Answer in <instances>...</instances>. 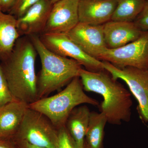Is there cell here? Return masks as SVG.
I'll use <instances>...</instances> for the list:
<instances>
[{
    "mask_svg": "<svg viewBox=\"0 0 148 148\" xmlns=\"http://www.w3.org/2000/svg\"><path fill=\"white\" fill-rule=\"evenodd\" d=\"M16 0H0V10L4 12H8L12 8Z\"/></svg>",
    "mask_w": 148,
    "mask_h": 148,
    "instance_id": "23",
    "label": "cell"
},
{
    "mask_svg": "<svg viewBox=\"0 0 148 148\" xmlns=\"http://www.w3.org/2000/svg\"><path fill=\"white\" fill-rule=\"evenodd\" d=\"M90 112L87 106L81 105L73 109L66 122L65 127L77 148H87L85 138Z\"/></svg>",
    "mask_w": 148,
    "mask_h": 148,
    "instance_id": "15",
    "label": "cell"
},
{
    "mask_svg": "<svg viewBox=\"0 0 148 148\" xmlns=\"http://www.w3.org/2000/svg\"><path fill=\"white\" fill-rule=\"evenodd\" d=\"M28 108V104L16 100L0 107V139L13 140Z\"/></svg>",
    "mask_w": 148,
    "mask_h": 148,
    "instance_id": "14",
    "label": "cell"
},
{
    "mask_svg": "<svg viewBox=\"0 0 148 148\" xmlns=\"http://www.w3.org/2000/svg\"><path fill=\"white\" fill-rule=\"evenodd\" d=\"M133 22L141 31H148V0L141 13Z\"/></svg>",
    "mask_w": 148,
    "mask_h": 148,
    "instance_id": "22",
    "label": "cell"
},
{
    "mask_svg": "<svg viewBox=\"0 0 148 148\" xmlns=\"http://www.w3.org/2000/svg\"><path fill=\"white\" fill-rule=\"evenodd\" d=\"M53 4L49 0H40L23 16L16 18V28L20 36L43 34Z\"/></svg>",
    "mask_w": 148,
    "mask_h": 148,
    "instance_id": "11",
    "label": "cell"
},
{
    "mask_svg": "<svg viewBox=\"0 0 148 148\" xmlns=\"http://www.w3.org/2000/svg\"><path fill=\"white\" fill-rule=\"evenodd\" d=\"M103 26L106 45L112 49L134 41L143 32L134 22L110 20Z\"/></svg>",
    "mask_w": 148,
    "mask_h": 148,
    "instance_id": "13",
    "label": "cell"
},
{
    "mask_svg": "<svg viewBox=\"0 0 148 148\" xmlns=\"http://www.w3.org/2000/svg\"></svg>",
    "mask_w": 148,
    "mask_h": 148,
    "instance_id": "27",
    "label": "cell"
},
{
    "mask_svg": "<svg viewBox=\"0 0 148 148\" xmlns=\"http://www.w3.org/2000/svg\"><path fill=\"white\" fill-rule=\"evenodd\" d=\"M40 0H16L9 13L16 18L23 16L28 10Z\"/></svg>",
    "mask_w": 148,
    "mask_h": 148,
    "instance_id": "19",
    "label": "cell"
},
{
    "mask_svg": "<svg viewBox=\"0 0 148 148\" xmlns=\"http://www.w3.org/2000/svg\"><path fill=\"white\" fill-rule=\"evenodd\" d=\"M20 37L16 28V18L0 10V61L9 55Z\"/></svg>",
    "mask_w": 148,
    "mask_h": 148,
    "instance_id": "16",
    "label": "cell"
},
{
    "mask_svg": "<svg viewBox=\"0 0 148 148\" xmlns=\"http://www.w3.org/2000/svg\"><path fill=\"white\" fill-rule=\"evenodd\" d=\"M49 1H51L53 4H54V3H56V2L60 0H49Z\"/></svg>",
    "mask_w": 148,
    "mask_h": 148,
    "instance_id": "26",
    "label": "cell"
},
{
    "mask_svg": "<svg viewBox=\"0 0 148 148\" xmlns=\"http://www.w3.org/2000/svg\"><path fill=\"white\" fill-rule=\"evenodd\" d=\"M66 34L86 53L98 60L108 48L104 38L103 25H92L79 22Z\"/></svg>",
    "mask_w": 148,
    "mask_h": 148,
    "instance_id": "9",
    "label": "cell"
},
{
    "mask_svg": "<svg viewBox=\"0 0 148 148\" xmlns=\"http://www.w3.org/2000/svg\"><path fill=\"white\" fill-rule=\"evenodd\" d=\"M37 55L30 38L23 36L16 40L9 55L0 62L14 98L28 105L38 100L35 68Z\"/></svg>",
    "mask_w": 148,
    "mask_h": 148,
    "instance_id": "1",
    "label": "cell"
},
{
    "mask_svg": "<svg viewBox=\"0 0 148 148\" xmlns=\"http://www.w3.org/2000/svg\"><path fill=\"white\" fill-rule=\"evenodd\" d=\"M91 72L82 69L79 77L84 90L96 92L103 98L100 109L108 122L120 125L128 122L131 115V93L112 76L103 71Z\"/></svg>",
    "mask_w": 148,
    "mask_h": 148,
    "instance_id": "2",
    "label": "cell"
},
{
    "mask_svg": "<svg viewBox=\"0 0 148 148\" xmlns=\"http://www.w3.org/2000/svg\"><path fill=\"white\" fill-rule=\"evenodd\" d=\"M16 146L17 148H45L34 145L23 140H12Z\"/></svg>",
    "mask_w": 148,
    "mask_h": 148,
    "instance_id": "24",
    "label": "cell"
},
{
    "mask_svg": "<svg viewBox=\"0 0 148 148\" xmlns=\"http://www.w3.org/2000/svg\"><path fill=\"white\" fill-rule=\"evenodd\" d=\"M39 56L41 69L37 75L38 99L58 90L76 77H79L82 66L77 61L53 53L48 49L38 35L29 36Z\"/></svg>",
    "mask_w": 148,
    "mask_h": 148,
    "instance_id": "3",
    "label": "cell"
},
{
    "mask_svg": "<svg viewBox=\"0 0 148 148\" xmlns=\"http://www.w3.org/2000/svg\"><path fill=\"white\" fill-rule=\"evenodd\" d=\"M0 148H17L15 143L12 140L0 139Z\"/></svg>",
    "mask_w": 148,
    "mask_h": 148,
    "instance_id": "25",
    "label": "cell"
},
{
    "mask_svg": "<svg viewBox=\"0 0 148 148\" xmlns=\"http://www.w3.org/2000/svg\"><path fill=\"white\" fill-rule=\"evenodd\" d=\"M147 0H118L112 20L133 22L142 11Z\"/></svg>",
    "mask_w": 148,
    "mask_h": 148,
    "instance_id": "18",
    "label": "cell"
},
{
    "mask_svg": "<svg viewBox=\"0 0 148 148\" xmlns=\"http://www.w3.org/2000/svg\"><path fill=\"white\" fill-rule=\"evenodd\" d=\"M58 148H77L65 126L58 129Z\"/></svg>",
    "mask_w": 148,
    "mask_h": 148,
    "instance_id": "21",
    "label": "cell"
},
{
    "mask_svg": "<svg viewBox=\"0 0 148 148\" xmlns=\"http://www.w3.org/2000/svg\"><path fill=\"white\" fill-rule=\"evenodd\" d=\"M44 45L53 53L77 61L91 72L104 71L103 62L91 57L70 38L66 34H43L39 36Z\"/></svg>",
    "mask_w": 148,
    "mask_h": 148,
    "instance_id": "8",
    "label": "cell"
},
{
    "mask_svg": "<svg viewBox=\"0 0 148 148\" xmlns=\"http://www.w3.org/2000/svg\"><path fill=\"white\" fill-rule=\"evenodd\" d=\"M98 60L118 68L132 67L148 71V31L143 32L137 40L116 49L107 48Z\"/></svg>",
    "mask_w": 148,
    "mask_h": 148,
    "instance_id": "6",
    "label": "cell"
},
{
    "mask_svg": "<svg viewBox=\"0 0 148 148\" xmlns=\"http://www.w3.org/2000/svg\"><path fill=\"white\" fill-rule=\"evenodd\" d=\"M79 1L60 0L54 3L43 34H67L73 29L79 22Z\"/></svg>",
    "mask_w": 148,
    "mask_h": 148,
    "instance_id": "10",
    "label": "cell"
},
{
    "mask_svg": "<svg viewBox=\"0 0 148 148\" xmlns=\"http://www.w3.org/2000/svg\"><path fill=\"white\" fill-rule=\"evenodd\" d=\"M45 148H58V130L43 114L29 108L12 140Z\"/></svg>",
    "mask_w": 148,
    "mask_h": 148,
    "instance_id": "5",
    "label": "cell"
},
{
    "mask_svg": "<svg viewBox=\"0 0 148 148\" xmlns=\"http://www.w3.org/2000/svg\"><path fill=\"white\" fill-rule=\"evenodd\" d=\"M102 61L104 70L110 73L114 79H119L126 83L138 101L140 118L148 122V71L132 67L118 68L108 62Z\"/></svg>",
    "mask_w": 148,
    "mask_h": 148,
    "instance_id": "7",
    "label": "cell"
},
{
    "mask_svg": "<svg viewBox=\"0 0 148 148\" xmlns=\"http://www.w3.org/2000/svg\"><path fill=\"white\" fill-rule=\"evenodd\" d=\"M108 122L106 115L90 112L85 141L88 148H103L104 129Z\"/></svg>",
    "mask_w": 148,
    "mask_h": 148,
    "instance_id": "17",
    "label": "cell"
},
{
    "mask_svg": "<svg viewBox=\"0 0 148 148\" xmlns=\"http://www.w3.org/2000/svg\"><path fill=\"white\" fill-rule=\"evenodd\" d=\"M15 100L10 90L0 65V107Z\"/></svg>",
    "mask_w": 148,
    "mask_h": 148,
    "instance_id": "20",
    "label": "cell"
},
{
    "mask_svg": "<svg viewBox=\"0 0 148 148\" xmlns=\"http://www.w3.org/2000/svg\"><path fill=\"white\" fill-rule=\"evenodd\" d=\"M98 104L97 100L86 94L78 77L61 92L38 99L29 104V107L45 115L58 130L65 126L68 117L75 108L84 104L97 106Z\"/></svg>",
    "mask_w": 148,
    "mask_h": 148,
    "instance_id": "4",
    "label": "cell"
},
{
    "mask_svg": "<svg viewBox=\"0 0 148 148\" xmlns=\"http://www.w3.org/2000/svg\"><path fill=\"white\" fill-rule=\"evenodd\" d=\"M118 0H79V21L92 25H103L112 20Z\"/></svg>",
    "mask_w": 148,
    "mask_h": 148,
    "instance_id": "12",
    "label": "cell"
}]
</instances>
